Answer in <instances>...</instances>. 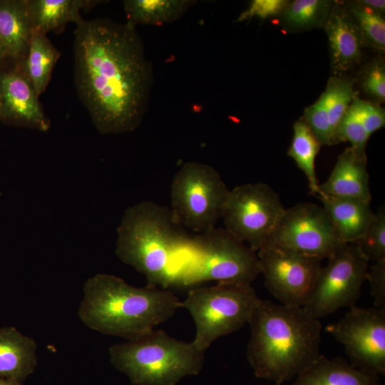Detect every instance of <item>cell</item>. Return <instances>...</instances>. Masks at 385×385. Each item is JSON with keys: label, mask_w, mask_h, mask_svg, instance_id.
Instances as JSON below:
<instances>
[{"label": "cell", "mask_w": 385, "mask_h": 385, "mask_svg": "<svg viewBox=\"0 0 385 385\" xmlns=\"http://www.w3.org/2000/svg\"><path fill=\"white\" fill-rule=\"evenodd\" d=\"M364 91L380 102L385 99V67L381 62L372 63L362 77Z\"/></svg>", "instance_id": "1f68e13d"}, {"label": "cell", "mask_w": 385, "mask_h": 385, "mask_svg": "<svg viewBox=\"0 0 385 385\" xmlns=\"http://www.w3.org/2000/svg\"><path fill=\"white\" fill-rule=\"evenodd\" d=\"M323 28L329 41L332 76L342 77L361 59L364 44L359 28L345 4L337 1Z\"/></svg>", "instance_id": "9a60e30c"}, {"label": "cell", "mask_w": 385, "mask_h": 385, "mask_svg": "<svg viewBox=\"0 0 385 385\" xmlns=\"http://www.w3.org/2000/svg\"><path fill=\"white\" fill-rule=\"evenodd\" d=\"M229 191L212 166L188 162L173 178L170 210L184 227L202 233L215 227Z\"/></svg>", "instance_id": "ba28073f"}, {"label": "cell", "mask_w": 385, "mask_h": 385, "mask_svg": "<svg viewBox=\"0 0 385 385\" xmlns=\"http://www.w3.org/2000/svg\"><path fill=\"white\" fill-rule=\"evenodd\" d=\"M354 243L369 262L385 260V206L381 205L363 235Z\"/></svg>", "instance_id": "83f0119b"}, {"label": "cell", "mask_w": 385, "mask_h": 385, "mask_svg": "<svg viewBox=\"0 0 385 385\" xmlns=\"http://www.w3.org/2000/svg\"><path fill=\"white\" fill-rule=\"evenodd\" d=\"M74 82L101 134L135 130L148 111L153 69L136 27L107 18L83 20L74 31Z\"/></svg>", "instance_id": "6da1fadb"}, {"label": "cell", "mask_w": 385, "mask_h": 385, "mask_svg": "<svg viewBox=\"0 0 385 385\" xmlns=\"http://www.w3.org/2000/svg\"><path fill=\"white\" fill-rule=\"evenodd\" d=\"M191 238L170 208L143 201L125 211L118 227L115 254L143 274L147 285L181 287Z\"/></svg>", "instance_id": "3957f363"}, {"label": "cell", "mask_w": 385, "mask_h": 385, "mask_svg": "<svg viewBox=\"0 0 385 385\" xmlns=\"http://www.w3.org/2000/svg\"><path fill=\"white\" fill-rule=\"evenodd\" d=\"M302 118L321 145H332L337 143L329 122L322 94L313 104L304 109Z\"/></svg>", "instance_id": "f1b7e54d"}, {"label": "cell", "mask_w": 385, "mask_h": 385, "mask_svg": "<svg viewBox=\"0 0 385 385\" xmlns=\"http://www.w3.org/2000/svg\"><path fill=\"white\" fill-rule=\"evenodd\" d=\"M317 197L344 243L354 242L361 237L374 217L371 202L323 194Z\"/></svg>", "instance_id": "d6986e66"}, {"label": "cell", "mask_w": 385, "mask_h": 385, "mask_svg": "<svg viewBox=\"0 0 385 385\" xmlns=\"http://www.w3.org/2000/svg\"><path fill=\"white\" fill-rule=\"evenodd\" d=\"M369 137L360 120L349 107L339 125V143L349 140L354 150L359 153L366 154V146Z\"/></svg>", "instance_id": "4dcf8cb0"}, {"label": "cell", "mask_w": 385, "mask_h": 385, "mask_svg": "<svg viewBox=\"0 0 385 385\" xmlns=\"http://www.w3.org/2000/svg\"><path fill=\"white\" fill-rule=\"evenodd\" d=\"M355 19L364 45L375 49H385V21L381 14L362 6L356 1L344 3Z\"/></svg>", "instance_id": "4316f807"}, {"label": "cell", "mask_w": 385, "mask_h": 385, "mask_svg": "<svg viewBox=\"0 0 385 385\" xmlns=\"http://www.w3.org/2000/svg\"><path fill=\"white\" fill-rule=\"evenodd\" d=\"M60 52L46 34L32 30L26 54L16 64L31 82L38 96L46 90Z\"/></svg>", "instance_id": "7402d4cb"}, {"label": "cell", "mask_w": 385, "mask_h": 385, "mask_svg": "<svg viewBox=\"0 0 385 385\" xmlns=\"http://www.w3.org/2000/svg\"><path fill=\"white\" fill-rule=\"evenodd\" d=\"M36 341L14 327L0 328V376L22 384L37 365Z\"/></svg>", "instance_id": "ac0fdd59"}, {"label": "cell", "mask_w": 385, "mask_h": 385, "mask_svg": "<svg viewBox=\"0 0 385 385\" xmlns=\"http://www.w3.org/2000/svg\"><path fill=\"white\" fill-rule=\"evenodd\" d=\"M102 2L95 0H27L32 30L46 34L59 33L69 22L80 24L81 9L88 10Z\"/></svg>", "instance_id": "ffe728a7"}, {"label": "cell", "mask_w": 385, "mask_h": 385, "mask_svg": "<svg viewBox=\"0 0 385 385\" xmlns=\"http://www.w3.org/2000/svg\"><path fill=\"white\" fill-rule=\"evenodd\" d=\"M260 274L258 257L225 227L192 237L182 287L208 281L220 284L251 285Z\"/></svg>", "instance_id": "8992f818"}, {"label": "cell", "mask_w": 385, "mask_h": 385, "mask_svg": "<svg viewBox=\"0 0 385 385\" xmlns=\"http://www.w3.org/2000/svg\"><path fill=\"white\" fill-rule=\"evenodd\" d=\"M366 155L351 146L337 157L327 180L319 184V195L348 197L371 202V195L366 169Z\"/></svg>", "instance_id": "2e32d148"}, {"label": "cell", "mask_w": 385, "mask_h": 385, "mask_svg": "<svg viewBox=\"0 0 385 385\" xmlns=\"http://www.w3.org/2000/svg\"><path fill=\"white\" fill-rule=\"evenodd\" d=\"M284 210L275 191L259 182L230 190L221 217L232 236L257 252L267 242Z\"/></svg>", "instance_id": "9c48e42d"}, {"label": "cell", "mask_w": 385, "mask_h": 385, "mask_svg": "<svg viewBox=\"0 0 385 385\" xmlns=\"http://www.w3.org/2000/svg\"><path fill=\"white\" fill-rule=\"evenodd\" d=\"M259 299L252 285L217 283L190 289L182 304L195 324L192 342L205 351L219 337L247 324Z\"/></svg>", "instance_id": "52a82bcc"}, {"label": "cell", "mask_w": 385, "mask_h": 385, "mask_svg": "<svg viewBox=\"0 0 385 385\" xmlns=\"http://www.w3.org/2000/svg\"><path fill=\"white\" fill-rule=\"evenodd\" d=\"M366 280L370 284L374 307L385 309V260L374 262L368 269Z\"/></svg>", "instance_id": "836d02e7"}, {"label": "cell", "mask_w": 385, "mask_h": 385, "mask_svg": "<svg viewBox=\"0 0 385 385\" xmlns=\"http://www.w3.org/2000/svg\"><path fill=\"white\" fill-rule=\"evenodd\" d=\"M0 120L43 132L51 125L31 82L14 63L0 69Z\"/></svg>", "instance_id": "5bb4252c"}, {"label": "cell", "mask_w": 385, "mask_h": 385, "mask_svg": "<svg viewBox=\"0 0 385 385\" xmlns=\"http://www.w3.org/2000/svg\"><path fill=\"white\" fill-rule=\"evenodd\" d=\"M0 385H21V384L12 379L0 376Z\"/></svg>", "instance_id": "d590c367"}, {"label": "cell", "mask_w": 385, "mask_h": 385, "mask_svg": "<svg viewBox=\"0 0 385 385\" xmlns=\"http://www.w3.org/2000/svg\"><path fill=\"white\" fill-rule=\"evenodd\" d=\"M274 385H278V384H274Z\"/></svg>", "instance_id": "74e56055"}, {"label": "cell", "mask_w": 385, "mask_h": 385, "mask_svg": "<svg viewBox=\"0 0 385 385\" xmlns=\"http://www.w3.org/2000/svg\"><path fill=\"white\" fill-rule=\"evenodd\" d=\"M108 352L112 365L133 385H175L185 376L200 373L205 351L192 342L153 329L111 346Z\"/></svg>", "instance_id": "5b68a950"}, {"label": "cell", "mask_w": 385, "mask_h": 385, "mask_svg": "<svg viewBox=\"0 0 385 385\" xmlns=\"http://www.w3.org/2000/svg\"><path fill=\"white\" fill-rule=\"evenodd\" d=\"M344 244L323 207L301 202L285 209L265 245L323 260Z\"/></svg>", "instance_id": "8fae6325"}, {"label": "cell", "mask_w": 385, "mask_h": 385, "mask_svg": "<svg viewBox=\"0 0 385 385\" xmlns=\"http://www.w3.org/2000/svg\"><path fill=\"white\" fill-rule=\"evenodd\" d=\"M368 263L354 243H345L321 267L303 307L319 319L341 308L355 306L366 280Z\"/></svg>", "instance_id": "30bf717a"}, {"label": "cell", "mask_w": 385, "mask_h": 385, "mask_svg": "<svg viewBox=\"0 0 385 385\" xmlns=\"http://www.w3.org/2000/svg\"><path fill=\"white\" fill-rule=\"evenodd\" d=\"M326 331L343 345L350 364L378 376L385 374V309L356 305Z\"/></svg>", "instance_id": "7c38bea8"}, {"label": "cell", "mask_w": 385, "mask_h": 385, "mask_svg": "<svg viewBox=\"0 0 385 385\" xmlns=\"http://www.w3.org/2000/svg\"><path fill=\"white\" fill-rule=\"evenodd\" d=\"M292 385H381L379 376L352 366L340 357L324 355L295 377Z\"/></svg>", "instance_id": "e0dca14e"}, {"label": "cell", "mask_w": 385, "mask_h": 385, "mask_svg": "<svg viewBox=\"0 0 385 385\" xmlns=\"http://www.w3.org/2000/svg\"><path fill=\"white\" fill-rule=\"evenodd\" d=\"M197 3L194 0H125L123 1L128 21L133 26H162L180 19Z\"/></svg>", "instance_id": "603a6c76"}, {"label": "cell", "mask_w": 385, "mask_h": 385, "mask_svg": "<svg viewBox=\"0 0 385 385\" xmlns=\"http://www.w3.org/2000/svg\"><path fill=\"white\" fill-rule=\"evenodd\" d=\"M265 285L280 304L304 307L313 288L322 259L265 245L257 251Z\"/></svg>", "instance_id": "4fadbf2b"}, {"label": "cell", "mask_w": 385, "mask_h": 385, "mask_svg": "<svg viewBox=\"0 0 385 385\" xmlns=\"http://www.w3.org/2000/svg\"><path fill=\"white\" fill-rule=\"evenodd\" d=\"M334 135L339 143V128L352 100L356 96L352 80L331 76L325 91L322 93Z\"/></svg>", "instance_id": "484cf974"}, {"label": "cell", "mask_w": 385, "mask_h": 385, "mask_svg": "<svg viewBox=\"0 0 385 385\" xmlns=\"http://www.w3.org/2000/svg\"><path fill=\"white\" fill-rule=\"evenodd\" d=\"M356 2L374 10L381 15L384 13L385 1L384 0H357Z\"/></svg>", "instance_id": "e575fe53"}, {"label": "cell", "mask_w": 385, "mask_h": 385, "mask_svg": "<svg viewBox=\"0 0 385 385\" xmlns=\"http://www.w3.org/2000/svg\"><path fill=\"white\" fill-rule=\"evenodd\" d=\"M349 108L360 120L369 136L385 125L384 109L376 103L363 100L356 96Z\"/></svg>", "instance_id": "f546056e"}, {"label": "cell", "mask_w": 385, "mask_h": 385, "mask_svg": "<svg viewBox=\"0 0 385 385\" xmlns=\"http://www.w3.org/2000/svg\"><path fill=\"white\" fill-rule=\"evenodd\" d=\"M335 1L294 0L289 1L279 20L284 29L300 32L323 27Z\"/></svg>", "instance_id": "cb8c5ba5"}, {"label": "cell", "mask_w": 385, "mask_h": 385, "mask_svg": "<svg viewBox=\"0 0 385 385\" xmlns=\"http://www.w3.org/2000/svg\"><path fill=\"white\" fill-rule=\"evenodd\" d=\"M78 314L103 334L135 339L171 318L183 307L169 289L131 286L116 276L98 273L84 283Z\"/></svg>", "instance_id": "277c9868"}, {"label": "cell", "mask_w": 385, "mask_h": 385, "mask_svg": "<svg viewBox=\"0 0 385 385\" xmlns=\"http://www.w3.org/2000/svg\"><path fill=\"white\" fill-rule=\"evenodd\" d=\"M7 60L4 49L0 42V69L5 66Z\"/></svg>", "instance_id": "8d00e7d4"}, {"label": "cell", "mask_w": 385, "mask_h": 385, "mask_svg": "<svg viewBox=\"0 0 385 385\" xmlns=\"http://www.w3.org/2000/svg\"><path fill=\"white\" fill-rule=\"evenodd\" d=\"M31 33L27 0H0V42L8 60L24 58Z\"/></svg>", "instance_id": "44dd1931"}, {"label": "cell", "mask_w": 385, "mask_h": 385, "mask_svg": "<svg viewBox=\"0 0 385 385\" xmlns=\"http://www.w3.org/2000/svg\"><path fill=\"white\" fill-rule=\"evenodd\" d=\"M289 1L254 0L246 11L242 12L237 21H244L255 16L265 19L279 16Z\"/></svg>", "instance_id": "d6a6232c"}, {"label": "cell", "mask_w": 385, "mask_h": 385, "mask_svg": "<svg viewBox=\"0 0 385 385\" xmlns=\"http://www.w3.org/2000/svg\"><path fill=\"white\" fill-rule=\"evenodd\" d=\"M293 131L292 141L287 154L304 173L310 193L317 195L319 183L316 175L315 159L322 145L302 118L294 123Z\"/></svg>", "instance_id": "d4e9b609"}, {"label": "cell", "mask_w": 385, "mask_h": 385, "mask_svg": "<svg viewBox=\"0 0 385 385\" xmlns=\"http://www.w3.org/2000/svg\"><path fill=\"white\" fill-rule=\"evenodd\" d=\"M247 324L246 356L258 378L282 385L321 355L322 324L303 307L259 299Z\"/></svg>", "instance_id": "7a4b0ae2"}]
</instances>
